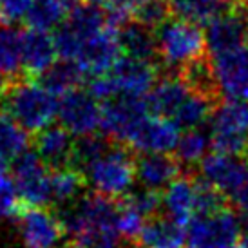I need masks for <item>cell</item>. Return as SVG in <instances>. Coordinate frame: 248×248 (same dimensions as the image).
Instances as JSON below:
<instances>
[{"mask_svg": "<svg viewBox=\"0 0 248 248\" xmlns=\"http://www.w3.org/2000/svg\"><path fill=\"white\" fill-rule=\"evenodd\" d=\"M196 196H198V179L192 176H179L176 181L165 188L163 210L169 219L181 227H188L196 217Z\"/></svg>", "mask_w": 248, "mask_h": 248, "instance_id": "cell-19", "label": "cell"}, {"mask_svg": "<svg viewBox=\"0 0 248 248\" xmlns=\"http://www.w3.org/2000/svg\"><path fill=\"white\" fill-rule=\"evenodd\" d=\"M76 6V0H35L26 22L31 29L51 31L60 28Z\"/></svg>", "mask_w": 248, "mask_h": 248, "instance_id": "cell-25", "label": "cell"}, {"mask_svg": "<svg viewBox=\"0 0 248 248\" xmlns=\"http://www.w3.org/2000/svg\"><path fill=\"white\" fill-rule=\"evenodd\" d=\"M247 4H248V0H247Z\"/></svg>", "mask_w": 248, "mask_h": 248, "instance_id": "cell-44", "label": "cell"}, {"mask_svg": "<svg viewBox=\"0 0 248 248\" xmlns=\"http://www.w3.org/2000/svg\"><path fill=\"white\" fill-rule=\"evenodd\" d=\"M134 2H136V7H138L141 2H149V0H134Z\"/></svg>", "mask_w": 248, "mask_h": 248, "instance_id": "cell-41", "label": "cell"}, {"mask_svg": "<svg viewBox=\"0 0 248 248\" xmlns=\"http://www.w3.org/2000/svg\"><path fill=\"white\" fill-rule=\"evenodd\" d=\"M149 114H151V110L147 105V98H112L104 105L102 131H104L105 138L125 147L134 129Z\"/></svg>", "mask_w": 248, "mask_h": 248, "instance_id": "cell-13", "label": "cell"}, {"mask_svg": "<svg viewBox=\"0 0 248 248\" xmlns=\"http://www.w3.org/2000/svg\"><path fill=\"white\" fill-rule=\"evenodd\" d=\"M210 147H212L210 132L205 131L203 127L190 129L185 134H181V138H179L178 147H176V159L185 167L200 165L208 156Z\"/></svg>", "mask_w": 248, "mask_h": 248, "instance_id": "cell-30", "label": "cell"}, {"mask_svg": "<svg viewBox=\"0 0 248 248\" xmlns=\"http://www.w3.org/2000/svg\"><path fill=\"white\" fill-rule=\"evenodd\" d=\"M228 248H248V245L245 241H239V243H235V245H232V247H228Z\"/></svg>", "mask_w": 248, "mask_h": 248, "instance_id": "cell-39", "label": "cell"}, {"mask_svg": "<svg viewBox=\"0 0 248 248\" xmlns=\"http://www.w3.org/2000/svg\"><path fill=\"white\" fill-rule=\"evenodd\" d=\"M156 44L163 67L176 75L203 60L207 49L205 31L196 24L179 18H169L156 29Z\"/></svg>", "mask_w": 248, "mask_h": 248, "instance_id": "cell-3", "label": "cell"}, {"mask_svg": "<svg viewBox=\"0 0 248 248\" xmlns=\"http://www.w3.org/2000/svg\"><path fill=\"white\" fill-rule=\"evenodd\" d=\"M83 73L75 63L71 62H60L56 63L53 69L44 75V80L42 83L47 87L53 94L56 96H63L67 94L69 91H75L80 87V82L83 80Z\"/></svg>", "mask_w": 248, "mask_h": 248, "instance_id": "cell-31", "label": "cell"}, {"mask_svg": "<svg viewBox=\"0 0 248 248\" xmlns=\"http://www.w3.org/2000/svg\"><path fill=\"white\" fill-rule=\"evenodd\" d=\"M223 2L219 0H169L170 13L179 20L190 24H208L219 13H223Z\"/></svg>", "mask_w": 248, "mask_h": 248, "instance_id": "cell-29", "label": "cell"}, {"mask_svg": "<svg viewBox=\"0 0 248 248\" xmlns=\"http://www.w3.org/2000/svg\"><path fill=\"white\" fill-rule=\"evenodd\" d=\"M230 201H232V205L241 214H248V183Z\"/></svg>", "mask_w": 248, "mask_h": 248, "instance_id": "cell-36", "label": "cell"}, {"mask_svg": "<svg viewBox=\"0 0 248 248\" xmlns=\"http://www.w3.org/2000/svg\"><path fill=\"white\" fill-rule=\"evenodd\" d=\"M28 151V132L0 109V163H13L22 152Z\"/></svg>", "mask_w": 248, "mask_h": 248, "instance_id": "cell-28", "label": "cell"}, {"mask_svg": "<svg viewBox=\"0 0 248 248\" xmlns=\"http://www.w3.org/2000/svg\"><path fill=\"white\" fill-rule=\"evenodd\" d=\"M75 140L62 125H51L35 136V152L47 165L49 170H60L73 167Z\"/></svg>", "mask_w": 248, "mask_h": 248, "instance_id": "cell-18", "label": "cell"}, {"mask_svg": "<svg viewBox=\"0 0 248 248\" xmlns=\"http://www.w3.org/2000/svg\"><path fill=\"white\" fill-rule=\"evenodd\" d=\"M110 2H112V0H85V4H91V6H96V7H100V6L107 7Z\"/></svg>", "mask_w": 248, "mask_h": 248, "instance_id": "cell-38", "label": "cell"}, {"mask_svg": "<svg viewBox=\"0 0 248 248\" xmlns=\"http://www.w3.org/2000/svg\"><path fill=\"white\" fill-rule=\"evenodd\" d=\"M35 0H0V22L13 26L15 22L26 20Z\"/></svg>", "mask_w": 248, "mask_h": 248, "instance_id": "cell-35", "label": "cell"}, {"mask_svg": "<svg viewBox=\"0 0 248 248\" xmlns=\"http://www.w3.org/2000/svg\"><path fill=\"white\" fill-rule=\"evenodd\" d=\"M219 2H223V4H225V6H228V7H245V6H248L247 0H219Z\"/></svg>", "mask_w": 248, "mask_h": 248, "instance_id": "cell-37", "label": "cell"}, {"mask_svg": "<svg viewBox=\"0 0 248 248\" xmlns=\"http://www.w3.org/2000/svg\"><path fill=\"white\" fill-rule=\"evenodd\" d=\"M107 16L100 7L91 4H78L56 29L55 42L58 55L63 62H73L78 51L94 35H98L107 26Z\"/></svg>", "mask_w": 248, "mask_h": 248, "instance_id": "cell-7", "label": "cell"}, {"mask_svg": "<svg viewBox=\"0 0 248 248\" xmlns=\"http://www.w3.org/2000/svg\"><path fill=\"white\" fill-rule=\"evenodd\" d=\"M181 163L169 154H141L136 159V179L149 190L159 192L179 178Z\"/></svg>", "mask_w": 248, "mask_h": 248, "instance_id": "cell-20", "label": "cell"}, {"mask_svg": "<svg viewBox=\"0 0 248 248\" xmlns=\"http://www.w3.org/2000/svg\"><path fill=\"white\" fill-rule=\"evenodd\" d=\"M122 248H140L138 245H125V247H122Z\"/></svg>", "mask_w": 248, "mask_h": 248, "instance_id": "cell-40", "label": "cell"}, {"mask_svg": "<svg viewBox=\"0 0 248 248\" xmlns=\"http://www.w3.org/2000/svg\"><path fill=\"white\" fill-rule=\"evenodd\" d=\"M58 102L56 94L36 78L22 76L2 93L0 109L6 110L26 132L38 134L51 127L58 116Z\"/></svg>", "mask_w": 248, "mask_h": 248, "instance_id": "cell-2", "label": "cell"}, {"mask_svg": "<svg viewBox=\"0 0 248 248\" xmlns=\"http://www.w3.org/2000/svg\"><path fill=\"white\" fill-rule=\"evenodd\" d=\"M200 179L232 200L248 183V161L235 154L210 152L200 163Z\"/></svg>", "mask_w": 248, "mask_h": 248, "instance_id": "cell-12", "label": "cell"}, {"mask_svg": "<svg viewBox=\"0 0 248 248\" xmlns=\"http://www.w3.org/2000/svg\"><path fill=\"white\" fill-rule=\"evenodd\" d=\"M118 212L120 208L110 198L89 194L63 208L60 217L73 248H122Z\"/></svg>", "mask_w": 248, "mask_h": 248, "instance_id": "cell-1", "label": "cell"}, {"mask_svg": "<svg viewBox=\"0 0 248 248\" xmlns=\"http://www.w3.org/2000/svg\"><path fill=\"white\" fill-rule=\"evenodd\" d=\"M15 217L26 248H55L67 234L62 217L47 207L20 205Z\"/></svg>", "mask_w": 248, "mask_h": 248, "instance_id": "cell-9", "label": "cell"}, {"mask_svg": "<svg viewBox=\"0 0 248 248\" xmlns=\"http://www.w3.org/2000/svg\"><path fill=\"white\" fill-rule=\"evenodd\" d=\"M82 174L96 194L110 200L125 198L136 181V161L127 147L116 143L85 167Z\"/></svg>", "mask_w": 248, "mask_h": 248, "instance_id": "cell-4", "label": "cell"}, {"mask_svg": "<svg viewBox=\"0 0 248 248\" xmlns=\"http://www.w3.org/2000/svg\"><path fill=\"white\" fill-rule=\"evenodd\" d=\"M22 31L0 22V96L9 83L22 78Z\"/></svg>", "mask_w": 248, "mask_h": 248, "instance_id": "cell-22", "label": "cell"}, {"mask_svg": "<svg viewBox=\"0 0 248 248\" xmlns=\"http://www.w3.org/2000/svg\"><path fill=\"white\" fill-rule=\"evenodd\" d=\"M245 159L248 161V145H247V151H245Z\"/></svg>", "mask_w": 248, "mask_h": 248, "instance_id": "cell-42", "label": "cell"}, {"mask_svg": "<svg viewBox=\"0 0 248 248\" xmlns=\"http://www.w3.org/2000/svg\"><path fill=\"white\" fill-rule=\"evenodd\" d=\"M85 185V176L76 167L51 170V205L71 207L82 198L80 194Z\"/></svg>", "mask_w": 248, "mask_h": 248, "instance_id": "cell-26", "label": "cell"}, {"mask_svg": "<svg viewBox=\"0 0 248 248\" xmlns=\"http://www.w3.org/2000/svg\"><path fill=\"white\" fill-rule=\"evenodd\" d=\"M104 107L89 91L75 89L60 96L58 102V120L65 131L76 138L93 136L102 127Z\"/></svg>", "mask_w": 248, "mask_h": 248, "instance_id": "cell-10", "label": "cell"}, {"mask_svg": "<svg viewBox=\"0 0 248 248\" xmlns=\"http://www.w3.org/2000/svg\"><path fill=\"white\" fill-rule=\"evenodd\" d=\"M120 33V46L125 56H131L143 62H154L158 56V44H156V31L145 28L140 22H129L118 29Z\"/></svg>", "mask_w": 248, "mask_h": 248, "instance_id": "cell-24", "label": "cell"}, {"mask_svg": "<svg viewBox=\"0 0 248 248\" xmlns=\"http://www.w3.org/2000/svg\"><path fill=\"white\" fill-rule=\"evenodd\" d=\"M243 241L241 219L230 207L196 216L186 227V248H228Z\"/></svg>", "mask_w": 248, "mask_h": 248, "instance_id": "cell-6", "label": "cell"}, {"mask_svg": "<svg viewBox=\"0 0 248 248\" xmlns=\"http://www.w3.org/2000/svg\"><path fill=\"white\" fill-rule=\"evenodd\" d=\"M179 138L181 134L178 125L151 112L140 122L125 147L141 154H169L176 151Z\"/></svg>", "mask_w": 248, "mask_h": 248, "instance_id": "cell-15", "label": "cell"}, {"mask_svg": "<svg viewBox=\"0 0 248 248\" xmlns=\"http://www.w3.org/2000/svg\"><path fill=\"white\" fill-rule=\"evenodd\" d=\"M190 93H192L190 85L181 76L170 75L163 80H158L154 89L147 96V105L152 114L172 120Z\"/></svg>", "mask_w": 248, "mask_h": 248, "instance_id": "cell-21", "label": "cell"}, {"mask_svg": "<svg viewBox=\"0 0 248 248\" xmlns=\"http://www.w3.org/2000/svg\"><path fill=\"white\" fill-rule=\"evenodd\" d=\"M185 230L167 216H154L145 223L136 245L140 248H183L186 245Z\"/></svg>", "mask_w": 248, "mask_h": 248, "instance_id": "cell-23", "label": "cell"}, {"mask_svg": "<svg viewBox=\"0 0 248 248\" xmlns=\"http://www.w3.org/2000/svg\"><path fill=\"white\" fill-rule=\"evenodd\" d=\"M214 109H216V100L214 98L192 91L170 122H174L179 129H185V131L200 129L201 125L207 124L212 118Z\"/></svg>", "mask_w": 248, "mask_h": 248, "instance_id": "cell-27", "label": "cell"}, {"mask_svg": "<svg viewBox=\"0 0 248 248\" xmlns=\"http://www.w3.org/2000/svg\"><path fill=\"white\" fill-rule=\"evenodd\" d=\"M13 178L20 203L26 207H47L51 205V170L42 158L28 149L11 165Z\"/></svg>", "mask_w": 248, "mask_h": 248, "instance_id": "cell-8", "label": "cell"}, {"mask_svg": "<svg viewBox=\"0 0 248 248\" xmlns=\"http://www.w3.org/2000/svg\"><path fill=\"white\" fill-rule=\"evenodd\" d=\"M169 15H170L169 0H149V2H141L136 7L132 20L156 31L159 26H163L169 20Z\"/></svg>", "mask_w": 248, "mask_h": 248, "instance_id": "cell-33", "label": "cell"}, {"mask_svg": "<svg viewBox=\"0 0 248 248\" xmlns=\"http://www.w3.org/2000/svg\"><path fill=\"white\" fill-rule=\"evenodd\" d=\"M216 80L217 94L225 100L248 102V47L212 55L208 60Z\"/></svg>", "mask_w": 248, "mask_h": 248, "instance_id": "cell-11", "label": "cell"}, {"mask_svg": "<svg viewBox=\"0 0 248 248\" xmlns=\"http://www.w3.org/2000/svg\"><path fill=\"white\" fill-rule=\"evenodd\" d=\"M109 147L110 143H107V140L104 136H98V134L78 138L75 143V161H73V167H76L78 170H83L89 163H93L96 158H100Z\"/></svg>", "mask_w": 248, "mask_h": 248, "instance_id": "cell-32", "label": "cell"}, {"mask_svg": "<svg viewBox=\"0 0 248 248\" xmlns=\"http://www.w3.org/2000/svg\"><path fill=\"white\" fill-rule=\"evenodd\" d=\"M247 44H248V16H247Z\"/></svg>", "mask_w": 248, "mask_h": 248, "instance_id": "cell-43", "label": "cell"}, {"mask_svg": "<svg viewBox=\"0 0 248 248\" xmlns=\"http://www.w3.org/2000/svg\"><path fill=\"white\" fill-rule=\"evenodd\" d=\"M247 11L248 6L230 7L208 22L205 38L210 55L232 51L241 47L243 42H247Z\"/></svg>", "mask_w": 248, "mask_h": 248, "instance_id": "cell-16", "label": "cell"}, {"mask_svg": "<svg viewBox=\"0 0 248 248\" xmlns=\"http://www.w3.org/2000/svg\"><path fill=\"white\" fill-rule=\"evenodd\" d=\"M118 96L147 98L158 83V65L131 56H122L107 73Z\"/></svg>", "mask_w": 248, "mask_h": 248, "instance_id": "cell-14", "label": "cell"}, {"mask_svg": "<svg viewBox=\"0 0 248 248\" xmlns=\"http://www.w3.org/2000/svg\"><path fill=\"white\" fill-rule=\"evenodd\" d=\"M60 58L56 49L55 36L49 35V31L31 29L22 31V65L24 76L40 78L56 65Z\"/></svg>", "mask_w": 248, "mask_h": 248, "instance_id": "cell-17", "label": "cell"}, {"mask_svg": "<svg viewBox=\"0 0 248 248\" xmlns=\"http://www.w3.org/2000/svg\"><path fill=\"white\" fill-rule=\"evenodd\" d=\"M7 165L0 163V221L9 216H16L20 208V198L13 178L7 174Z\"/></svg>", "mask_w": 248, "mask_h": 248, "instance_id": "cell-34", "label": "cell"}, {"mask_svg": "<svg viewBox=\"0 0 248 248\" xmlns=\"http://www.w3.org/2000/svg\"><path fill=\"white\" fill-rule=\"evenodd\" d=\"M208 132L216 152L245 154L248 145V102L223 100L216 105Z\"/></svg>", "mask_w": 248, "mask_h": 248, "instance_id": "cell-5", "label": "cell"}]
</instances>
